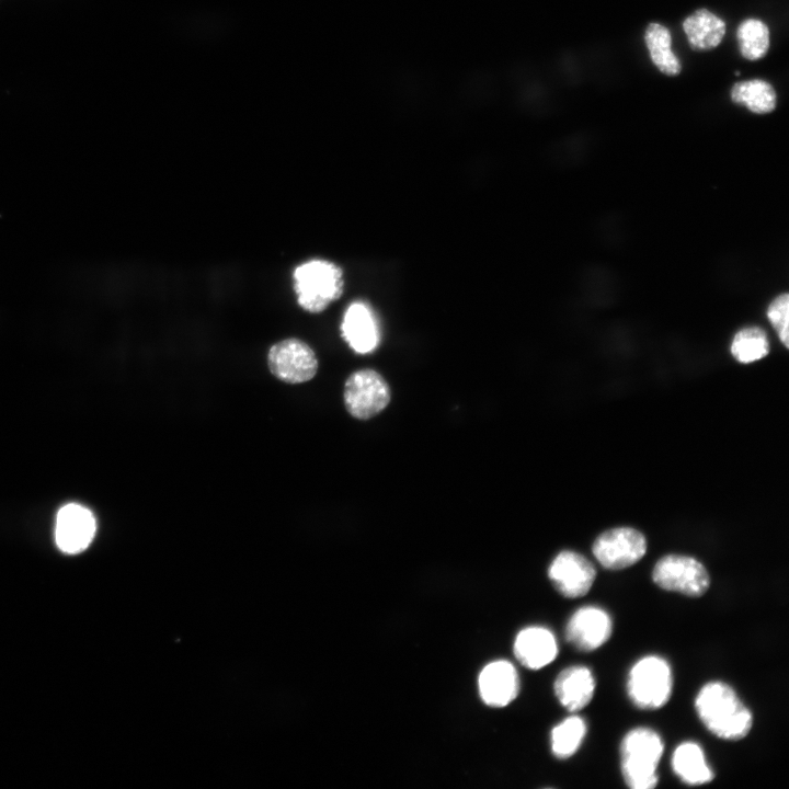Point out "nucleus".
Here are the masks:
<instances>
[{
	"label": "nucleus",
	"mask_w": 789,
	"mask_h": 789,
	"mask_svg": "<svg viewBox=\"0 0 789 789\" xmlns=\"http://www.w3.org/2000/svg\"><path fill=\"white\" fill-rule=\"evenodd\" d=\"M696 712L709 732L725 741H740L753 725V714L735 690L720 681L705 684L695 698Z\"/></svg>",
	"instance_id": "f257e3e1"
},
{
	"label": "nucleus",
	"mask_w": 789,
	"mask_h": 789,
	"mask_svg": "<svg viewBox=\"0 0 789 789\" xmlns=\"http://www.w3.org/2000/svg\"><path fill=\"white\" fill-rule=\"evenodd\" d=\"M664 744L652 729L638 727L630 730L620 743V770L625 784L631 789H652L659 782L656 768Z\"/></svg>",
	"instance_id": "f03ea898"
},
{
	"label": "nucleus",
	"mask_w": 789,
	"mask_h": 789,
	"mask_svg": "<svg viewBox=\"0 0 789 789\" xmlns=\"http://www.w3.org/2000/svg\"><path fill=\"white\" fill-rule=\"evenodd\" d=\"M294 287L298 304L317 313L336 300L343 291L342 270L325 260H311L294 272Z\"/></svg>",
	"instance_id": "7ed1b4c3"
},
{
	"label": "nucleus",
	"mask_w": 789,
	"mask_h": 789,
	"mask_svg": "<svg viewBox=\"0 0 789 789\" xmlns=\"http://www.w3.org/2000/svg\"><path fill=\"white\" fill-rule=\"evenodd\" d=\"M673 676L670 664L658 655L638 660L629 671L627 693L639 709L656 710L671 698Z\"/></svg>",
	"instance_id": "20e7f679"
},
{
	"label": "nucleus",
	"mask_w": 789,
	"mask_h": 789,
	"mask_svg": "<svg viewBox=\"0 0 789 789\" xmlns=\"http://www.w3.org/2000/svg\"><path fill=\"white\" fill-rule=\"evenodd\" d=\"M653 582L662 590L688 597L702 596L710 586V576L697 559L683 554L660 558L652 570Z\"/></svg>",
	"instance_id": "39448f33"
},
{
	"label": "nucleus",
	"mask_w": 789,
	"mask_h": 789,
	"mask_svg": "<svg viewBox=\"0 0 789 789\" xmlns=\"http://www.w3.org/2000/svg\"><path fill=\"white\" fill-rule=\"evenodd\" d=\"M344 403L355 419L368 420L390 402L391 392L384 377L374 369H359L348 376L344 386Z\"/></svg>",
	"instance_id": "423d86ee"
},
{
	"label": "nucleus",
	"mask_w": 789,
	"mask_h": 789,
	"mask_svg": "<svg viewBox=\"0 0 789 789\" xmlns=\"http://www.w3.org/2000/svg\"><path fill=\"white\" fill-rule=\"evenodd\" d=\"M592 552L602 567L621 570L640 561L647 552V539L631 527H616L602 533L593 542Z\"/></svg>",
	"instance_id": "0eeeda50"
},
{
	"label": "nucleus",
	"mask_w": 789,
	"mask_h": 789,
	"mask_svg": "<svg viewBox=\"0 0 789 789\" xmlns=\"http://www.w3.org/2000/svg\"><path fill=\"white\" fill-rule=\"evenodd\" d=\"M271 373L287 384H301L317 373L318 361L312 348L298 339H286L274 344L267 354Z\"/></svg>",
	"instance_id": "6e6552de"
},
{
	"label": "nucleus",
	"mask_w": 789,
	"mask_h": 789,
	"mask_svg": "<svg viewBox=\"0 0 789 789\" xmlns=\"http://www.w3.org/2000/svg\"><path fill=\"white\" fill-rule=\"evenodd\" d=\"M548 578L559 594L567 598H578L590 592L596 579V570L583 554L563 550L551 561Z\"/></svg>",
	"instance_id": "1a4fd4ad"
},
{
	"label": "nucleus",
	"mask_w": 789,
	"mask_h": 789,
	"mask_svg": "<svg viewBox=\"0 0 789 789\" xmlns=\"http://www.w3.org/2000/svg\"><path fill=\"white\" fill-rule=\"evenodd\" d=\"M96 521L93 513L78 503H68L56 516L55 540L66 553L83 551L94 538Z\"/></svg>",
	"instance_id": "9d476101"
},
{
	"label": "nucleus",
	"mask_w": 789,
	"mask_h": 789,
	"mask_svg": "<svg viewBox=\"0 0 789 789\" xmlns=\"http://www.w3.org/2000/svg\"><path fill=\"white\" fill-rule=\"evenodd\" d=\"M613 633V621L596 606L579 608L565 626V639L576 650L592 652L605 644Z\"/></svg>",
	"instance_id": "9b49d317"
},
{
	"label": "nucleus",
	"mask_w": 789,
	"mask_h": 789,
	"mask_svg": "<svg viewBox=\"0 0 789 789\" xmlns=\"http://www.w3.org/2000/svg\"><path fill=\"white\" fill-rule=\"evenodd\" d=\"M478 689L482 701L489 707H505L518 695V673L506 660L490 662L479 674Z\"/></svg>",
	"instance_id": "f8f14e48"
},
{
	"label": "nucleus",
	"mask_w": 789,
	"mask_h": 789,
	"mask_svg": "<svg viewBox=\"0 0 789 789\" xmlns=\"http://www.w3.org/2000/svg\"><path fill=\"white\" fill-rule=\"evenodd\" d=\"M341 331L353 351L359 354L373 352L379 344L380 331L371 308L364 301L351 304L344 312Z\"/></svg>",
	"instance_id": "ddd939ff"
},
{
	"label": "nucleus",
	"mask_w": 789,
	"mask_h": 789,
	"mask_svg": "<svg viewBox=\"0 0 789 789\" xmlns=\"http://www.w3.org/2000/svg\"><path fill=\"white\" fill-rule=\"evenodd\" d=\"M513 651L523 666L529 670H539L556 659L558 644L549 629L531 626L522 629L517 633Z\"/></svg>",
	"instance_id": "4468645a"
},
{
	"label": "nucleus",
	"mask_w": 789,
	"mask_h": 789,
	"mask_svg": "<svg viewBox=\"0 0 789 789\" xmlns=\"http://www.w3.org/2000/svg\"><path fill=\"white\" fill-rule=\"evenodd\" d=\"M553 690L559 702L574 712L585 708L593 699L595 678L586 666H570L558 674Z\"/></svg>",
	"instance_id": "2eb2a0df"
},
{
	"label": "nucleus",
	"mask_w": 789,
	"mask_h": 789,
	"mask_svg": "<svg viewBox=\"0 0 789 789\" xmlns=\"http://www.w3.org/2000/svg\"><path fill=\"white\" fill-rule=\"evenodd\" d=\"M688 44L696 52L716 48L724 37V21L707 9H698L683 22Z\"/></svg>",
	"instance_id": "dca6fc26"
},
{
	"label": "nucleus",
	"mask_w": 789,
	"mask_h": 789,
	"mask_svg": "<svg viewBox=\"0 0 789 789\" xmlns=\"http://www.w3.org/2000/svg\"><path fill=\"white\" fill-rule=\"evenodd\" d=\"M671 764L675 775L689 786L708 784L714 777L702 748L693 741L683 742L675 748Z\"/></svg>",
	"instance_id": "f3484780"
},
{
	"label": "nucleus",
	"mask_w": 789,
	"mask_h": 789,
	"mask_svg": "<svg viewBox=\"0 0 789 789\" xmlns=\"http://www.w3.org/2000/svg\"><path fill=\"white\" fill-rule=\"evenodd\" d=\"M644 43L654 66L666 76H677L682 66L672 50L668 28L660 23H650L644 32Z\"/></svg>",
	"instance_id": "a211bd4d"
},
{
	"label": "nucleus",
	"mask_w": 789,
	"mask_h": 789,
	"mask_svg": "<svg viewBox=\"0 0 789 789\" xmlns=\"http://www.w3.org/2000/svg\"><path fill=\"white\" fill-rule=\"evenodd\" d=\"M730 96L733 103L743 105L755 114L773 112L777 102L775 89L769 82L762 79L734 83Z\"/></svg>",
	"instance_id": "6ab92c4d"
},
{
	"label": "nucleus",
	"mask_w": 789,
	"mask_h": 789,
	"mask_svg": "<svg viewBox=\"0 0 789 789\" xmlns=\"http://www.w3.org/2000/svg\"><path fill=\"white\" fill-rule=\"evenodd\" d=\"M586 723L579 716L565 718L551 730L550 745L552 754L559 759H567L580 748L586 734Z\"/></svg>",
	"instance_id": "aec40b11"
},
{
	"label": "nucleus",
	"mask_w": 789,
	"mask_h": 789,
	"mask_svg": "<svg viewBox=\"0 0 789 789\" xmlns=\"http://www.w3.org/2000/svg\"><path fill=\"white\" fill-rule=\"evenodd\" d=\"M730 351L732 356L742 364L762 359L769 353L767 335L759 327H745L734 334Z\"/></svg>",
	"instance_id": "412c9836"
},
{
	"label": "nucleus",
	"mask_w": 789,
	"mask_h": 789,
	"mask_svg": "<svg viewBox=\"0 0 789 789\" xmlns=\"http://www.w3.org/2000/svg\"><path fill=\"white\" fill-rule=\"evenodd\" d=\"M741 55L751 61L763 58L769 48L768 26L758 19L744 20L736 30Z\"/></svg>",
	"instance_id": "4be33fe9"
},
{
	"label": "nucleus",
	"mask_w": 789,
	"mask_h": 789,
	"mask_svg": "<svg viewBox=\"0 0 789 789\" xmlns=\"http://www.w3.org/2000/svg\"><path fill=\"white\" fill-rule=\"evenodd\" d=\"M767 318L775 329L780 342L789 347V296L787 293L775 297L768 305Z\"/></svg>",
	"instance_id": "5701e85b"
}]
</instances>
